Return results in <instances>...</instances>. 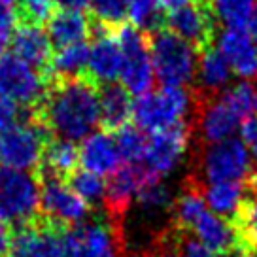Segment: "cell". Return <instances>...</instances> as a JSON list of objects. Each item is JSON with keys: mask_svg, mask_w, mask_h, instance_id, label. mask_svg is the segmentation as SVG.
Listing matches in <instances>:
<instances>
[{"mask_svg": "<svg viewBox=\"0 0 257 257\" xmlns=\"http://www.w3.org/2000/svg\"><path fill=\"white\" fill-rule=\"evenodd\" d=\"M216 17L210 10V4L197 0L189 6L170 12L167 17V29L172 31L182 40L189 42L195 48H208L214 38Z\"/></svg>", "mask_w": 257, "mask_h": 257, "instance_id": "13", "label": "cell"}, {"mask_svg": "<svg viewBox=\"0 0 257 257\" xmlns=\"http://www.w3.org/2000/svg\"><path fill=\"white\" fill-rule=\"evenodd\" d=\"M255 112H257V100H255Z\"/></svg>", "mask_w": 257, "mask_h": 257, "instance_id": "48", "label": "cell"}, {"mask_svg": "<svg viewBox=\"0 0 257 257\" xmlns=\"http://www.w3.org/2000/svg\"><path fill=\"white\" fill-rule=\"evenodd\" d=\"M236 219L240 223V229H238L240 240L244 238L248 244L257 246V191L249 199H246Z\"/></svg>", "mask_w": 257, "mask_h": 257, "instance_id": "35", "label": "cell"}, {"mask_svg": "<svg viewBox=\"0 0 257 257\" xmlns=\"http://www.w3.org/2000/svg\"><path fill=\"white\" fill-rule=\"evenodd\" d=\"M64 257H121L119 223L108 216L70 227L64 231Z\"/></svg>", "mask_w": 257, "mask_h": 257, "instance_id": "9", "label": "cell"}, {"mask_svg": "<svg viewBox=\"0 0 257 257\" xmlns=\"http://www.w3.org/2000/svg\"><path fill=\"white\" fill-rule=\"evenodd\" d=\"M16 19L17 14L14 6L0 0V55L6 51L8 44H12V38H14V29H16Z\"/></svg>", "mask_w": 257, "mask_h": 257, "instance_id": "36", "label": "cell"}, {"mask_svg": "<svg viewBox=\"0 0 257 257\" xmlns=\"http://www.w3.org/2000/svg\"><path fill=\"white\" fill-rule=\"evenodd\" d=\"M19 121H21V108L0 98V133L8 131Z\"/></svg>", "mask_w": 257, "mask_h": 257, "instance_id": "38", "label": "cell"}, {"mask_svg": "<svg viewBox=\"0 0 257 257\" xmlns=\"http://www.w3.org/2000/svg\"><path fill=\"white\" fill-rule=\"evenodd\" d=\"M49 80L16 53L0 55V98L19 108H38L48 91Z\"/></svg>", "mask_w": 257, "mask_h": 257, "instance_id": "8", "label": "cell"}, {"mask_svg": "<svg viewBox=\"0 0 257 257\" xmlns=\"http://www.w3.org/2000/svg\"><path fill=\"white\" fill-rule=\"evenodd\" d=\"M155 257H180V253L172 251V249H163V251H159Z\"/></svg>", "mask_w": 257, "mask_h": 257, "instance_id": "44", "label": "cell"}, {"mask_svg": "<svg viewBox=\"0 0 257 257\" xmlns=\"http://www.w3.org/2000/svg\"><path fill=\"white\" fill-rule=\"evenodd\" d=\"M78 163H80V150L74 142L64 138H51L46 144L42 165L36 170V174H51L66 180L78 169Z\"/></svg>", "mask_w": 257, "mask_h": 257, "instance_id": "25", "label": "cell"}, {"mask_svg": "<svg viewBox=\"0 0 257 257\" xmlns=\"http://www.w3.org/2000/svg\"><path fill=\"white\" fill-rule=\"evenodd\" d=\"M80 150V163L81 167L93 174L106 176L113 174L121 167V153L110 131H98L89 135L81 140Z\"/></svg>", "mask_w": 257, "mask_h": 257, "instance_id": "20", "label": "cell"}, {"mask_svg": "<svg viewBox=\"0 0 257 257\" xmlns=\"http://www.w3.org/2000/svg\"><path fill=\"white\" fill-rule=\"evenodd\" d=\"M189 138H191V131L187 125H178V127L152 133L148 137L140 167L153 180L169 176L170 172L178 169V165L185 157V153L189 150Z\"/></svg>", "mask_w": 257, "mask_h": 257, "instance_id": "11", "label": "cell"}, {"mask_svg": "<svg viewBox=\"0 0 257 257\" xmlns=\"http://www.w3.org/2000/svg\"><path fill=\"white\" fill-rule=\"evenodd\" d=\"M115 142H117V148H119L121 159L125 161L127 165H140L146 152V144H148V137L144 135L142 128L125 125L123 128L117 131Z\"/></svg>", "mask_w": 257, "mask_h": 257, "instance_id": "30", "label": "cell"}, {"mask_svg": "<svg viewBox=\"0 0 257 257\" xmlns=\"http://www.w3.org/2000/svg\"><path fill=\"white\" fill-rule=\"evenodd\" d=\"M4 257H64V227L40 214L17 227Z\"/></svg>", "mask_w": 257, "mask_h": 257, "instance_id": "12", "label": "cell"}, {"mask_svg": "<svg viewBox=\"0 0 257 257\" xmlns=\"http://www.w3.org/2000/svg\"><path fill=\"white\" fill-rule=\"evenodd\" d=\"M12 229H10V225L2 223L0 221V257L6 255V251H8L10 244H12Z\"/></svg>", "mask_w": 257, "mask_h": 257, "instance_id": "40", "label": "cell"}, {"mask_svg": "<svg viewBox=\"0 0 257 257\" xmlns=\"http://www.w3.org/2000/svg\"><path fill=\"white\" fill-rule=\"evenodd\" d=\"M87 59H89V46L85 44V42L61 48L55 55H53V61H51L49 81L51 80H68V78L85 76Z\"/></svg>", "mask_w": 257, "mask_h": 257, "instance_id": "26", "label": "cell"}, {"mask_svg": "<svg viewBox=\"0 0 257 257\" xmlns=\"http://www.w3.org/2000/svg\"><path fill=\"white\" fill-rule=\"evenodd\" d=\"M242 117L223 100L221 95L204 96L197 108V131L204 144H217L233 138L240 128Z\"/></svg>", "mask_w": 257, "mask_h": 257, "instance_id": "14", "label": "cell"}, {"mask_svg": "<svg viewBox=\"0 0 257 257\" xmlns=\"http://www.w3.org/2000/svg\"><path fill=\"white\" fill-rule=\"evenodd\" d=\"M49 140L51 133L31 112L27 119H21L8 131L0 133V167L36 172L40 169L42 155Z\"/></svg>", "mask_w": 257, "mask_h": 257, "instance_id": "4", "label": "cell"}, {"mask_svg": "<svg viewBox=\"0 0 257 257\" xmlns=\"http://www.w3.org/2000/svg\"><path fill=\"white\" fill-rule=\"evenodd\" d=\"M187 231L216 253H231L240 244L238 229L229 223V219L214 214L208 206L195 217Z\"/></svg>", "mask_w": 257, "mask_h": 257, "instance_id": "19", "label": "cell"}, {"mask_svg": "<svg viewBox=\"0 0 257 257\" xmlns=\"http://www.w3.org/2000/svg\"><path fill=\"white\" fill-rule=\"evenodd\" d=\"M53 2L59 4L61 10H78V12L89 6V0H53Z\"/></svg>", "mask_w": 257, "mask_h": 257, "instance_id": "41", "label": "cell"}, {"mask_svg": "<svg viewBox=\"0 0 257 257\" xmlns=\"http://www.w3.org/2000/svg\"><path fill=\"white\" fill-rule=\"evenodd\" d=\"M193 2H197V0H161V4H163V8L165 12H176V10L184 8V6H189Z\"/></svg>", "mask_w": 257, "mask_h": 257, "instance_id": "42", "label": "cell"}, {"mask_svg": "<svg viewBox=\"0 0 257 257\" xmlns=\"http://www.w3.org/2000/svg\"><path fill=\"white\" fill-rule=\"evenodd\" d=\"M125 257H144V253H140V251H131V253H127Z\"/></svg>", "mask_w": 257, "mask_h": 257, "instance_id": "45", "label": "cell"}, {"mask_svg": "<svg viewBox=\"0 0 257 257\" xmlns=\"http://www.w3.org/2000/svg\"><path fill=\"white\" fill-rule=\"evenodd\" d=\"M98 106H100V123L108 131H119L133 117V100L131 93L123 85L110 83L102 85L98 91Z\"/></svg>", "mask_w": 257, "mask_h": 257, "instance_id": "23", "label": "cell"}, {"mask_svg": "<svg viewBox=\"0 0 257 257\" xmlns=\"http://www.w3.org/2000/svg\"><path fill=\"white\" fill-rule=\"evenodd\" d=\"M238 133H240L242 144L246 146V150H248V153L251 155V159L257 167V117H251V115L246 117L240 123Z\"/></svg>", "mask_w": 257, "mask_h": 257, "instance_id": "37", "label": "cell"}, {"mask_svg": "<svg viewBox=\"0 0 257 257\" xmlns=\"http://www.w3.org/2000/svg\"><path fill=\"white\" fill-rule=\"evenodd\" d=\"M197 81L201 89V98L204 96H216L223 93L225 89L231 85L233 70L229 63L225 61L221 51L214 46L202 49L199 63H197Z\"/></svg>", "mask_w": 257, "mask_h": 257, "instance_id": "21", "label": "cell"}, {"mask_svg": "<svg viewBox=\"0 0 257 257\" xmlns=\"http://www.w3.org/2000/svg\"><path fill=\"white\" fill-rule=\"evenodd\" d=\"M115 38L119 42L123 64H121V85L131 95L142 96L150 93L155 81L150 44L146 34L133 25H119L113 29Z\"/></svg>", "mask_w": 257, "mask_h": 257, "instance_id": "7", "label": "cell"}, {"mask_svg": "<svg viewBox=\"0 0 257 257\" xmlns=\"http://www.w3.org/2000/svg\"><path fill=\"white\" fill-rule=\"evenodd\" d=\"M191 106L193 100L189 91H185L184 87L163 85L157 91L138 96L133 106V119L138 128L152 135L157 131L185 125Z\"/></svg>", "mask_w": 257, "mask_h": 257, "instance_id": "3", "label": "cell"}, {"mask_svg": "<svg viewBox=\"0 0 257 257\" xmlns=\"http://www.w3.org/2000/svg\"><path fill=\"white\" fill-rule=\"evenodd\" d=\"M68 185L72 187L74 191L78 193V197H81L83 201L87 202L89 206L93 204H104L106 201V182L102 176L93 174L89 170H74L70 176L66 178Z\"/></svg>", "mask_w": 257, "mask_h": 257, "instance_id": "29", "label": "cell"}, {"mask_svg": "<svg viewBox=\"0 0 257 257\" xmlns=\"http://www.w3.org/2000/svg\"><path fill=\"white\" fill-rule=\"evenodd\" d=\"M14 53L21 61L31 64L49 80V68L53 61V44L49 40L48 31L42 29V25H25L14 32L12 38Z\"/></svg>", "mask_w": 257, "mask_h": 257, "instance_id": "18", "label": "cell"}, {"mask_svg": "<svg viewBox=\"0 0 257 257\" xmlns=\"http://www.w3.org/2000/svg\"><path fill=\"white\" fill-rule=\"evenodd\" d=\"M216 48L221 51L234 76L244 81L257 80V46L248 29H225L217 36Z\"/></svg>", "mask_w": 257, "mask_h": 257, "instance_id": "17", "label": "cell"}, {"mask_svg": "<svg viewBox=\"0 0 257 257\" xmlns=\"http://www.w3.org/2000/svg\"><path fill=\"white\" fill-rule=\"evenodd\" d=\"M204 202L214 214L225 217H238L246 202V184L240 182H216L202 189Z\"/></svg>", "mask_w": 257, "mask_h": 257, "instance_id": "24", "label": "cell"}, {"mask_svg": "<svg viewBox=\"0 0 257 257\" xmlns=\"http://www.w3.org/2000/svg\"><path fill=\"white\" fill-rule=\"evenodd\" d=\"M96 38L89 46V59L85 76L95 85H110L115 83V80L121 76V55L119 42L115 38L113 29L96 27Z\"/></svg>", "mask_w": 257, "mask_h": 257, "instance_id": "15", "label": "cell"}, {"mask_svg": "<svg viewBox=\"0 0 257 257\" xmlns=\"http://www.w3.org/2000/svg\"><path fill=\"white\" fill-rule=\"evenodd\" d=\"M229 257H249V255H246V253H240V251H238V253H233V255H229Z\"/></svg>", "mask_w": 257, "mask_h": 257, "instance_id": "46", "label": "cell"}, {"mask_svg": "<svg viewBox=\"0 0 257 257\" xmlns=\"http://www.w3.org/2000/svg\"><path fill=\"white\" fill-rule=\"evenodd\" d=\"M89 8L96 19V27L117 29L127 17L128 0H89Z\"/></svg>", "mask_w": 257, "mask_h": 257, "instance_id": "32", "label": "cell"}, {"mask_svg": "<svg viewBox=\"0 0 257 257\" xmlns=\"http://www.w3.org/2000/svg\"><path fill=\"white\" fill-rule=\"evenodd\" d=\"M150 180L146 170L140 165H125L119 167L110 178V182L106 184V212L113 221L119 223L121 217L125 216L131 202L138 197L140 189L144 187Z\"/></svg>", "mask_w": 257, "mask_h": 257, "instance_id": "16", "label": "cell"}, {"mask_svg": "<svg viewBox=\"0 0 257 257\" xmlns=\"http://www.w3.org/2000/svg\"><path fill=\"white\" fill-rule=\"evenodd\" d=\"M138 204L146 212H163L174 206L172 193L161 180H150L138 193Z\"/></svg>", "mask_w": 257, "mask_h": 257, "instance_id": "33", "label": "cell"}, {"mask_svg": "<svg viewBox=\"0 0 257 257\" xmlns=\"http://www.w3.org/2000/svg\"><path fill=\"white\" fill-rule=\"evenodd\" d=\"M49 40L57 48H66L72 44H81L91 34V21L83 12L61 10L55 12L48 21Z\"/></svg>", "mask_w": 257, "mask_h": 257, "instance_id": "22", "label": "cell"}, {"mask_svg": "<svg viewBox=\"0 0 257 257\" xmlns=\"http://www.w3.org/2000/svg\"><path fill=\"white\" fill-rule=\"evenodd\" d=\"M53 0H17V19L25 25H42L53 16Z\"/></svg>", "mask_w": 257, "mask_h": 257, "instance_id": "34", "label": "cell"}, {"mask_svg": "<svg viewBox=\"0 0 257 257\" xmlns=\"http://www.w3.org/2000/svg\"><path fill=\"white\" fill-rule=\"evenodd\" d=\"M249 34H251V38H253V42H255V46H257V16L253 17V21L249 23Z\"/></svg>", "mask_w": 257, "mask_h": 257, "instance_id": "43", "label": "cell"}, {"mask_svg": "<svg viewBox=\"0 0 257 257\" xmlns=\"http://www.w3.org/2000/svg\"><path fill=\"white\" fill-rule=\"evenodd\" d=\"M40 208V180L36 172L0 167V221L21 225L38 217Z\"/></svg>", "mask_w": 257, "mask_h": 257, "instance_id": "5", "label": "cell"}, {"mask_svg": "<svg viewBox=\"0 0 257 257\" xmlns=\"http://www.w3.org/2000/svg\"><path fill=\"white\" fill-rule=\"evenodd\" d=\"M180 257H216V251L206 248L197 238H187L180 246Z\"/></svg>", "mask_w": 257, "mask_h": 257, "instance_id": "39", "label": "cell"}, {"mask_svg": "<svg viewBox=\"0 0 257 257\" xmlns=\"http://www.w3.org/2000/svg\"><path fill=\"white\" fill-rule=\"evenodd\" d=\"M127 16L142 32H157L167 23L165 8L161 0H128Z\"/></svg>", "mask_w": 257, "mask_h": 257, "instance_id": "28", "label": "cell"}, {"mask_svg": "<svg viewBox=\"0 0 257 257\" xmlns=\"http://www.w3.org/2000/svg\"><path fill=\"white\" fill-rule=\"evenodd\" d=\"M40 180L42 216L61 227H76L87 221L91 206L78 197L64 178L51 174H36Z\"/></svg>", "mask_w": 257, "mask_h": 257, "instance_id": "10", "label": "cell"}, {"mask_svg": "<svg viewBox=\"0 0 257 257\" xmlns=\"http://www.w3.org/2000/svg\"><path fill=\"white\" fill-rule=\"evenodd\" d=\"M4 2H8V4H12V6H14V4H17V0H4Z\"/></svg>", "mask_w": 257, "mask_h": 257, "instance_id": "47", "label": "cell"}, {"mask_svg": "<svg viewBox=\"0 0 257 257\" xmlns=\"http://www.w3.org/2000/svg\"><path fill=\"white\" fill-rule=\"evenodd\" d=\"M155 78L167 87H184L197 74V48L169 29L153 32L150 40Z\"/></svg>", "mask_w": 257, "mask_h": 257, "instance_id": "2", "label": "cell"}, {"mask_svg": "<svg viewBox=\"0 0 257 257\" xmlns=\"http://www.w3.org/2000/svg\"><path fill=\"white\" fill-rule=\"evenodd\" d=\"M96 87L87 76L51 80L44 100L31 112L51 135L70 142L83 140L100 123Z\"/></svg>", "mask_w": 257, "mask_h": 257, "instance_id": "1", "label": "cell"}, {"mask_svg": "<svg viewBox=\"0 0 257 257\" xmlns=\"http://www.w3.org/2000/svg\"><path fill=\"white\" fill-rule=\"evenodd\" d=\"M210 10L225 29H246L257 16V0H210Z\"/></svg>", "mask_w": 257, "mask_h": 257, "instance_id": "27", "label": "cell"}, {"mask_svg": "<svg viewBox=\"0 0 257 257\" xmlns=\"http://www.w3.org/2000/svg\"><path fill=\"white\" fill-rule=\"evenodd\" d=\"M201 174L206 184L216 182H255L257 167L238 138L206 144L201 153Z\"/></svg>", "mask_w": 257, "mask_h": 257, "instance_id": "6", "label": "cell"}, {"mask_svg": "<svg viewBox=\"0 0 257 257\" xmlns=\"http://www.w3.org/2000/svg\"><path fill=\"white\" fill-rule=\"evenodd\" d=\"M223 96V100L233 108L234 112L242 117V121L249 117V113L255 110V100H257V89L253 87L251 81H238L233 83L225 89L223 93H219Z\"/></svg>", "mask_w": 257, "mask_h": 257, "instance_id": "31", "label": "cell"}]
</instances>
